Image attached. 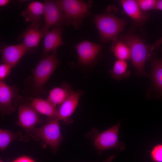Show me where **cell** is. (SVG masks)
Listing matches in <instances>:
<instances>
[{
    "label": "cell",
    "mask_w": 162,
    "mask_h": 162,
    "mask_svg": "<svg viewBox=\"0 0 162 162\" xmlns=\"http://www.w3.org/2000/svg\"><path fill=\"white\" fill-rule=\"evenodd\" d=\"M62 30L60 26L55 27L44 36L42 58L45 57L58 47L64 44L62 37Z\"/></svg>",
    "instance_id": "5bb4252c"
},
{
    "label": "cell",
    "mask_w": 162,
    "mask_h": 162,
    "mask_svg": "<svg viewBox=\"0 0 162 162\" xmlns=\"http://www.w3.org/2000/svg\"><path fill=\"white\" fill-rule=\"evenodd\" d=\"M12 162H35L32 159L28 157L23 156L20 157Z\"/></svg>",
    "instance_id": "484cf974"
},
{
    "label": "cell",
    "mask_w": 162,
    "mask_h": 162,
    "mask_svg": "<svg viewBox=\"0 0 162 162\" xmlns=\"http://www.w3.org/2000/svg\"><path fill=\"white\" fill-rule=\"evenodd\" d=\"M44 3L45 25L40 29L44 37L50 28L61 26L65 24V21L63 12L58 0H45Z\"/></svg>",
    "instance_id": "52a82bcc"
},
{
    "label": "cell",
    "mask_w": 162,
    "mask_h": 162,
    "mask_svg": "<svg viewBox=\"0 0 162 162\" xmlns=\"http://www.w3.org/2000/svg\"><path fill=\"white\" fill-rule=\"evenodd\" d=\"M73 90L71 86L66 82L60 87L53 88L50 92L47 99L55 105H60L69 96Z\"/></svg>",
    "instance_id": "e0dca14e"
},
{
    "label": "cell",
    "mask_w": 162,
    "mask_h": 162,
    "mask_svg": "<svg viewBox=\"0 0 162 162\" xmlns=\"http://www.w3.org/2000/svg\"><path fill=\"white\" fill-rule=\"evenodd\" d=\"M151 76L154 86L162 93V59L152 60Z\"/></svg>",
    "instance_id": "ffe728a7"
},
{
    "label": "cell",
    "mask_w": 162,
    "mask_h": 162,
    "mask_svg": "<svg viewBox=\"0 0 162 162\" xmlns=\"http://www.w3.org/2000/svg\"><path fill=\"white\" fill-rule=\"evenodd\" d=\"M0 162H4L1 159L0 160Z\"/></svg>",
    "instance_id": "4dcf8cb0"
},
{
    "label": "cell",
    "mask_w": 162,
    "mask_h": 162,
    "mask_svg": "<svg viewBox=\"0 0 162 162\" xmlns=\"http://www.w3.org/2000/svg\"><path fill=\"white\" fill-rule=\"evenodd\" d=\"M0 52L2 63L10 65L12 68L16 65L21 58L28 51L21 43L16 45H4L1 47Z\"/></svg>",
    "instance_id": "7c38bea8"
},
{
    "label": "cell",
    "mask_w": 162,
    "mask_h": 162,
    "mask_svg": "<svg viewBox=\"0 0 162 162\" xmlns=\"http://www.w3.org/2000/svg\"><path fill=\"white\" fill-rule=\"evenodd\" d=\"M18 124L29 133L37 124L42 122L39 113L30 104H20L18 106Z\"/></svg>",
    "instance_id": "ba28073f"
},
{
    "label": "cell",
    "mask_w": 162,
    "mask_h": 162,
    "mask_svg": "<svg viewBox=\"0 0 162 162\" xmlns=\"http://www.w3.org/2000/svg\"><path fill=\"white\" fill-rule=\"evenodd\" d=\"M44 3L37 1L31 2L27 8L21 13L26 22L32 23L40 21L41 16L44 14Z\"/></svg>",
    "instance_id": "ac0fdd59"
},
{
    "label": "cell",
    "mask_w": 162,
    "mask_h": 162,
    "mask_svg": "<svg viewBox=\"0 0 162 162\" xmlns=\"http://www.w3.org/2000/svg\"><path fill=\"white\" fill-rule=\"evenodd\" d=\"M63 10L65 24H71L76 29L81 25L83 18L90 14L92 2L78 0H58Z\"/></svg>",
    "instance_id": "8992f818"
},
{
    "label": "cell",
    "mask_w": 162,
    "mask_h": 162,
    "mask_svg": "<svg viewBox=\"0 0 162 162\" xmlns=\"http://www.w3.org/2000/svg\"><path fill=\"white\" fill-rule=\"evenodd\" d=\"M155 9L162 10V0H157Z\"/></svg>",
    "instance_id": "83f0119b"
},
{
    "label": "cell",
    "mask_w": 162,
    "mask_h": 162,
    "mask_svg": "<svg viewBox=\"0 0 162 162\" xmlns=\"http://www.w3.org/2000/svg\"><path fill=\"white\" fill-rule=\"evenodd\" d=\"M94 20L100 40L104 42L117 40L118 35L124 30L125 25L124 20L110 14L95 15Z\"/></svg>",
    "instance_id": "6da1fadb"
},
{
    "label": "cell",
    "mask_w": 162,
    "mask_h": 162,
    "mask_svg": "<svg viewBox=\"0 0 162 162\" xmlns=\"http://www.w3.org/2000/svg\"><path fill=\"white\" fill-rule=\"evenodd\" d=\"M121 38V40L129 48L130 58L137 74L140 75H146L145 64L150 56V52L152 51L150 47L147 46L141 39L134 35H128Z\"/></svg>",
    "instance_id": "5b68a950"
},
{
    "label": "cell",
    "mask_w": 162,
    "mask_h": 162,
    "mask_svg": "<svg viewBox=\"0 0 162 162\" xmlns=\"http://www.w3.org/2000/svg\"><path fill=\"white\" fill-rule=\"evenodd\" d=\"M110 50L117 59L126 61L130 58V53L128 46L122 40L113 41Z\"/></svg>",
    "instance_id": "44dd1931"
},
{
    "label": "cell",
    "mask_w": 162,
    "mask_h": 162,
    "mask_svg": "<svg viewBox=\"0 0 162 162\" xmlns=\"http://www.w3.org/2000/svg\"><path fill=\"white\" fill-rule=\"evenodd\" d=\"M40 23V21L32 23L19 37L20 40L23 39L22 43L28 52L37 48L41 38L44 37L39 29Z\"/></svg>",
    "instance_id": "4fadbf2b"
},
{
    "label": "cell",
    "mask_w": 162,
    "mask_h": 162,
    "mask_svg": "<svg viewBox=\"0 0 162 162\" xmlns=\"http://www.w3.org/2000/svg\"><path fill=\"white\" fill-rule=\"evenodd\" d=\"M120 122L99 132L93 128L88 132L86 137L91 139L97 150L99 152L112 148L119 150L124 149V146L118 141V132Z\"/></svg>",
    "instance_id": "3957f363"
},
{
    "label": "cell",
    "mask_w": 162,
    "mask_h": 162,
    "mask_svg": "<svg viewBox=\"0 0 162 162\" xmlns=\"http://www.w3.org/2000/svg\"><path fill=\"white\" fill-rule=\"evenodd\" d=\"M75 47L78 54L79 64L86 66L93 62L103 46L99 44L84 40Z\"/></svg>",
    "instance_id": "9c48e42d"
},
{
    "label": "cell",
    "mask_w": 162,
    "mask_h": 162,
    "mask_svg": "<svg viewBox=\"0 0 162 162\" xmlns=\"http://www.w3.org/2000/svg\"><path fill=\"white\" fill-rule=\"evenodd\" d=\"M115 157V154H113L106 159L105 160L102 162H111L114 159Z\"/></svg>",
    "instance_id": "f546056e"
},
{
    "label": "cell",
    "mask_w": 162,
    "mask_h": 162,
    "mask_svg": "<svg viewBox=\"0 0 162 162\" xmlns=\"http://www.w3.org/2000/svg\"><path fill=\"white\" fill-rule=\"evenodd\" d=\"M60 62L57 56V49L43 57L36 67L32 69L33 85L39 92L44 91L45 84L54 72Z\"/></svg>",
    "instance_id": "277c9868"
},
{
    "label": "cell",
    "mask_w": 162,
    "mask_h": 162,
    "mask_svg": "<svg viewBox=\"0 0 162 162\" xmlns=\"http://www.w3.org/2000/svg\"><path fill=\"white\" fill-rule=\"evenodd\" d=\"M151 156L155 162H162V144L154 146L151 152Z\"/></svg>",
    "instance_id": "cb8c5ba5"
},
{
    "label": "cell",
    "mask_w": 162,
    "mask_h": 162,
    "mask_svg": "<svg viewBox=\"0 0 162 162\" xmlns=\"http://www.w3.org/2000/svg\"><path fill=\"white\" fill-rule=\"evenodd\" d=\"M141 9L144 12L155 9L157 0H136Z\"/></svg>",
    "instance_id": "603a6c76"
},
{
    "label": "cell",
    "mask_w": 162,
    "mask_h": 162,
    "mask_svg": "<svg viewBox=\"0 0 162 162\" xmlns=\"http://www.w3.org/2000/svg\"><path fill=\"white\" fill-rule=\"evenodd\" d=\"M18 134L7 129L0 130V149L5 150L9 144L13 140L20 139Z\"/></svg>",
    "instance_id": "7402d4cb"
},
{
    "label": "cell",
    "mask_w": 162,
    "mask_h": 162,
    "mask_svg": "<svg viewBox=\"0 0 162 162\" xmlns=\"http://www.w3.org/2000/svg\"><path fill=\"white\" fill-rule=\"evenodd\" d=\"M47 122L39 128H34L29 133L34 139L49 146L53 153L57 151L63 139L59 121L57 119H47Z\"/></svg>",
    "instance_id": "7a4b0ae2"
},
{
    "label": "cell",
    "mask_w": 162,
    "mask_h": 162,
    "mask_svg": "<svg viewBox=\"0 0 162 162\" xmlns=\"http://www.w3.org/2000/svg\"><path fill=\"white\" fill-rule=\"evenodd\" d=\"M18 91L15 87L9 86L4 81H0V110L2 114L9 115L15 111L13 101Z\"/></svg>",
    "instance_id": "8fae6325"
},
{
    "label": "cell",
    "mask_w": 162,
    "mask_h": 162,
    "mask_svg": "<svg viewBox=\"0 0 162 162\" xmlns=\"http://www.w3.org/2000/svg\"><path fill=\"white\" fill-rule=\"evenodd\" d=\"M10 1L9 0H0V6L2 7L4 6L9 3Z\"/></svg>",
    "instance_id": "f1b7e54d"
},
{
    "label": "cell",
    "mask_w": 162,
    "mask_h": 162,
    "mask_svg": "<svg viewBox=\"0 0 162 162\" xmlns=\"http://www.w3.org/2000/svg\"><path fill=\"white\" fill-rule=\"evenodd\" d=\"M161 44H162V36L160 38L151 45L150 48L151 51L157 49Z\"/></svg>",
    "instance_id": "4316f807"
},
{
    "label": "cell",
    "mask_w": 162,
    "mask_h": 162,
    "mask_svg": "<svg viewBox=\"0 0 162 162\" xmlns=\"http://www.w3.org/2000/svg\"><path fill=\"white\" fill-rule=\"evenodd\" d=\"M30 104L39 113L47 116L48 119H56L57 110L56 106L47 99L35 98Z\"/></svg>",
    "instance_id": "2e32d148"
},
{
    "label": "cell",
    "mask_w": 162,
    "mask_h": 162,
    "mask_svg": "<svg viewBox=\"0 0 162 162\" xmlns=\"http://www.w3.org/2000/svg\"><path fill=\"white\" fill-rule=\"evenodd\" d=\"M12 67L10 65L2 63L0 65V80L3 81L10 74Z\"/></svg>",
    "instance_id": "d4e9b609"
},
{
    "label": "cell",
    "mask_w": 162,
    "mask_h": 162,
    "mask_svg": "<svg viewBox=\"0 0 162 162\" xmlns=\"http://www.w3.org/2000/svg\"><path fill=\"white\" fill-rule=\"evenodd\" d=\"M81 90L73 91L68 98L57 108L56 119L66 123H71L70 117L76 108L81 96L83 94Z\"/></svg>",
    "instance_id": "30bf717a"
},
{
    "label": "cell",
    "mask_w": 162,
    "mask_h": 162,
    "mask_svg": "<svg viewBox=\"0 0 162 162\" xmlns=\"http://www.w3.org/2000/svg\"><path fill=\"white\" fill-rule=\"evenodd\" d=\"M128 65L126 61L117 59L112 68L110 70L112 77L116 80H120L129 76L130 71L128 69Z\"/></svg>",
    "instance_id": "d6986e66"
},
{
    "label": "cell",
    "mask_w": 162,
    "mask_h": 162,
    "mask_svg": "<svg viewBox=\"0 0 162 162\" xmlns=\"http://www.w3.org/2000/svg\"><path fill=\"white\" fill-rule=\"evenodd\" d=\"M126 14L136 23L143 22L147 19V16L139 7L136 1L122 0L120 1Z\"/></svg>",
    "instance_id": "9a60e30c"
}]
</instances>
